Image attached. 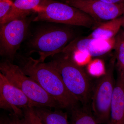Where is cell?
I'll return each mask as SVG.
<instances>
[{
  "instance_id": "6da1fadb",
  "label": "cell",
  "mask_w": 124,
  "mask_h": 124,
  "mask_svg": "<svg viewBox=\"0 0 124 124\" xmlns=\"http://www.w3.org/2000/svg\"><path fill=\"white\" fill-rule=\"evenodd\" d=\"M19 67L24 74L35 80L55 100L60 109H70L81 103L67 88L57 71L48 63L29 56L17 57Z\"/></svg>"
},
{
  "instance_id": "7a4b0ae2",
  "label": "cell",
  "mask_w": 124,
  "mask_h": 124,
  "mask_svg": "<svg viewBox=\"0 0 124 124\" xmlns=\"http://www.w3.org/2000/svg\"><path fill=\"white\" fill-rule=\"evenodd\" d=\"M49 62L61 76L69 91L83 105H90L94 84L84 69L72 55L63 53L53 57Z\"/></svg>"
},
{
  "instance_id": "3957f363",
  "label": "cell",
  "mask_w": 124,
  "mask_h": 124,
  "mask_svg": "<svg viewBox=\"0 0 124 124\" xmlns=\"http://www.w3.org/2000/svg\"><path fill=\"white\" fill-rule=\"evenodd\" d=\"M33 22H45L91 28L99 24L88 15L66 3L46 0L37 8Z\"/></svg>"
},
{
  "instance_id": "277c9868",
  "label": "cell",
  "mask_w": 124,
  "mask_h": 124,
  "mask_svg": "<svg viewBox=\"0 0 124 124\" xmlns=\"http://www.w3.org/2000/svg\"><path fill=\"white\" fill-rule=\"evenodd\" d=\"M74 37L73 31L68 27H42L37 31L30 41V53H37L40 56L38 60L44 62L48 57H53L61 53Z\"/></svg>"
},
{
  "instance_id": "5b68a950",
  "label": "cell",
  "mask_w": 124,
  "mask_h": 124,
  "mask_svg": "<svg viewBox=\"0 0 124 124\" xmlns=\"http://www.w3.org/2000/svg\"><path fill=\"white\" fill-rule=\"evenodd\" d=\"M0 70L9 82L23 92L38 107L60 109L55 100L37 82L24 74L18 65L7 59L0 63Z\"/></svg>"
},
{
  "instance_id": "8992f818",
  "label": "cell",
  "mask_w": 124,
  "mask_h": 124,
  "mask_svg": "<svg viewBox=\"0 0 124 124\" xmlns=\"http://www.w3.org/2000/svg\"><path fill=\"white\" fill-rule=\"evenodd\" d=\"M116 64L114 55L105 73L94 84L90 107L94 116L102 124H107L110 118L111 103L115 85L114 73Z\"/></svg>"
},
{
  "instance_id": "52a82bcc",
  "label": "cell",
  "mask_w": 124,
  "mask_h": 124,
  "mask_svg": "<svg viewBox=\"0 0 124 124\" xmlns=\"http://www.w3.org/2000/svg\"><path fill=\"white\" fill-rule=\"evenodd\" d=\"M30 22L27 18L11 20L0 25V54L8 60L15 58L27 34Z\"/></svg>"
},
{
  "instance_id": "ba28073f",
  "label": "cell",
  "mask_w": 124,
  "mask_h": 124,
  "mask_svg": "<svg viewBox=\"0 0 124 124\" xmlns=\"http://www.w3.org/2000/svg\"><path fill=\"white\" fill-rule=\"evenodd\" d=\"M65 2L88 15L99 24L124 15V3L111 4L98 0H66Z\"/></svg>"
},
{
  "instance_id": "9c48e42d",
  "label": "cell",
  "mask_w": 124,
  "mask_h": 124,
  "mask_svg": "<svg viewBox=\"0 0 124 124\" xmlns=\"http://www.w3.org/2000/svg\"><path fill=\"white\" fill-rule=\"evenodd\" d=\"M28 107H38L0 72V108L22 118L23 117V108Z\"/></svg>"
},
{
  "instance_id": "30bf717a",
  "label": "cell",
  "mask_w": 124,
  "mask_h": 124,
  "mask_svg": "<svg viewBox=\"0 0 124 124\" xmlns=\"http://www.w3.org/2000/svg\"><path fill=\"white\" fill-rule=\"evenodd\" d=\"M115 38L110 39H97L86 37H78L72 40L61 53L72 55L77 52L86 53L93 57L106 54L114 49Z\"/></svg>"
},
{
  "instance_id": "8fae6325",
  "label": "cell",
  "mask_w": 124,
  "mask_h": 124,
  "mask_svg": "<svg viewBox=\"0 0 124 124\" xmlns=\"http://www.w3.org/2000/svg\"><path fill=\"white\" fill-rule=\"evenodd\" d=\"M107 124H124V71H117Z\"/></svg>"
},
{
  "instance_id": "7c38bea8",
  "label": "cell",
  "mask_w": 124,
  "mask_h": 124,
  "mask_svg": "<svg viewBox=\"0 0 124 124\" xmlns=\"http://www.w3.org/2000/svg\"><path fill=\"white\" fill-rule=\"evenodd\" d=\"M46 0H15L9 14L1 24L15 19L26 18Z\"/></svg>"
},
{
  "instance_id": "4fadbf2b",
  "label": "cell",
  "mask_w": 124,
  "mask_h": 124,
  "mask_svg": "<svg viewBox=\"0 0 124 124\" xmlns=\"http://www.w3.org/2000/svg\"><path fill=\"white\" fill-rule=\"evenodd\" d=\"M121 17L100 23L88 37L97 39L107 40L115 38L122 27Z\"/></svg>"
},
{
  "instance_id": "5bb4252c",
  "label": "cell",
  "mask_w": 124,
  "mask_h": 124,
  "mask_svg": "<svg viewBox=\"0 0 124 124\" xmlns=\"http://www.w3.org/2000/svg\"><path fill=\"white\" fill-rule=\"evenodd\" d=\"M68 111L70 116V124H102L93 114L90 105L80 103Z\"/></svg>"
},
{
  "instance_id": "9a60e30c",
  "label": "cell",
  "mask_w": 124,
  "mask_h": 124,
  "mask_svg": "<svg viewBox=\"0 0 124 124\" xmlns=\"http://www.w3.org/2000/svg\"><path fill=\"white\" fill-rule=\"evenodd\" d=\"M34 109L43 124H70L68 113L59 109L52 111L43 107H34Z\"/></svg>"
},
{
  "instance_id": "2e32d148",
  "label": "cell",
  "mask_w": 124,
  "mask_h": 124,
  "mask_svg": "<svg viewBox=\"0 0 124 124\" xmlns=\"http://www.w3.org/2000/svg\"><path fill=\"white\" fill-rule=\"evenodd\" d=\"M115 57L117 71H124V37L119 32L115 37Z\"/></svg>"
},
{
  "instance_id": "e0dca14e",
  "label": "cell",
  "mask_w": 124,
  "mask_h": 124,
  "mask_svg": "<svg viewBox=\"0 0 124 124\" xmlns=\"http://www.w3.org/2000/svg\"><path fill=\"white\" fill-rule=\"evenodd\" d=\"M23 117L29 124H43L36 114L34 107H28L23 109Z\"/></svg>"
},
{
  "instance_id": "ac0fdd59",
  "label": "cell",
  "mask_w": 124,
  "mask_h": 124,
  "mask_svg": "<svg viewBox=\"0 0 124 124\" xmlns=\"http://www.w3.org/2000/svg\"><path fill=\"white\" fill-rule=\"evenodd\" d=\"M13 4V1H0V24L2 23L9 14Z\"/></svg>"
},
{
  "instance_id": "d6986e66",
  "label": "cell",
  "mask_w": 124,
  "mask_h": 124,
  "mask_svg": "<svg viewBox=\"0 0 124 124\" xmlns=\"http://www.w3.org/2000/svg\"><path fill=\"white\" fill-rule=\"evenodd\" d=\"M8 117L10 124H29L24 117L21 118L11 114Z\"/></svg>"
},
{
  "instance_id": "ffe728a7",
  "label": "cell",
  "mask_w": 124,
  "mask_h": 124,
  "mask_svg": "<svg viewBox=\"0 0 124 124\" xmlns=\"http://www.w3.org/2000/svg\"><path fill=\"white\" fill-rule=\"evenodd\" d=\"M103 2L111 4H122L124 3V0H98Z\"/></svg>"
},
{
  "instance_id": "44dd1931",
  "label": "cell",
  "mask_w": 124,
  "mask_h": 124,
  "mask_svg": "<svg viewBox=\"0 0 124 124\" xmlns=\"http://www.w3.org/2000/svg\"><path fill=\"white\" fill-rule=\"evenodd\" d=\"M0 124H10L8 117L1 116L0 120Z\"/></svg>"
},
{
  "instance_id": "7402d4cb",
  "label": "cell",
  "mask_w": 124,
  "mask_h": 124,
  "mask_svg": "<svg viewBox=\"0 0 124 124\" xmlns=\"http://www.w3.org/2000/svg\"><path fill=\"white\" fill-rule=\"evenodd\" d=\"M122 19V27L124 28V15L121 16Z\"/></svg>"
},
{
  "instance_id": "603a6c76",
  "label": "cell",
  "mask_w": 124,
  "mask_h": 124,
  "mask_svg": "<svg viewBox=\"0 0 124 124\" xmlns=\"http://www.w3.org/2000/svg\"><path fill=\"white\" fill-rule=\"evenodd\" d=\"M7 1L9 2H13L12 0H0V1Z\"/></svg>"
},
{
  "instance_id": "cb8c5ba5",
  "label": "cell",
  "mask_w": 124,
  "mask_h": 124,
  "mask_svg": "<svg viewBox=\"0 0 124 124\" xmlns=\"http://www.w3.org/2000/svg\"><path fill=\"white\" fill-rule=\"evenodd\" d=\"M122 32V35H123V36L124 37V31H123L121 32Z\"/></svg>"
},
{
  "instance_id": "d4e9b609",
  "label": "cell",
  "mask_w": 124,
  "mask_h": 124,
  "mask_svg": "<svg viewBox=\"0 0 124 124\" xmlns=\"http://www.w3.org/2000/svg\"><path fill=\"white\" fill-rule=\"evenodd\" d=\"M66 0H65V1Z\"/></svg>"
}]
</instances>
